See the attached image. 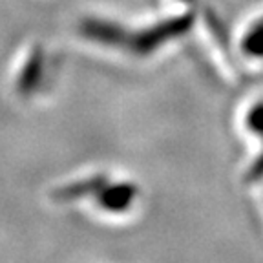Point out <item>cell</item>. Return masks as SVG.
<instances>
[{
	"mask_svg": "<svg viewBox=\"0 0 263 263\" xmlns=\"http://www.w3.org/2000/svg\"><path fill=\"white\" fill-rule=\"evenodd\" d=\"M243 49L249 55L263 57V18L252 26L251 31H247L243 39Z\"/></svg>",
	"mask_w": 263,
	"mask_h": 263,
	"instance_id": "cell-1",
	"label": "cell"
}]
</instances>
